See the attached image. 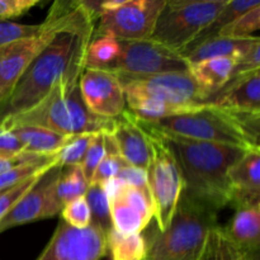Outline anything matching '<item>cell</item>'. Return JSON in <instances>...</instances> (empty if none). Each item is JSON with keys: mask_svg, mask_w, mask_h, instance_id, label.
I'll list each match as a JSON object with an SVG mask.
<instances>
[{"mask_svg": "<svg viewBox=\"0 0 260 260\" xmlns=\"http://www.w3.org/2000/svg\"><path fill=\"white\" fill-rule=\"evenodd\" d=\"M152 129L161 137L174 155L182 174L183 193L217 211L226 207L230 192L229 169L249 150L184 139Z\"/></svg>", "mask_w": 260, "mask_h": 260, "instance_id": "7a4b0ae2", "label": "cell"}, {"mask_svg": "<svg viewBox=\"0 0 260 260\" xmlns=\"http://www.w3.org/2000/svg\"><path fill=\"white\" fill-rule=\"evenodd\" d=\"M38 4L40 0H0V19L20 17Z\"/></svg>", "mask_w": 260, "mask_h": 260, "instance_id": "f35d334b", "label": "cell"}, {"mask_svg": "<svg viewBox=\"0 0 260 260\" xmlns=\"http://www.w3.org/2000/svg\"><path fill=\"white\" fill-rule=\"evenodd\" d=\"M107 156V145H106V132H99L94 134L89 145L86 154L81 161L80 167L83 170V174L88 183L90 184L93 175L95 173L96 168L101 164L102 160Z\"/></svg>", "mask_w": 260, "mask_h": 260, "instance_id": "1f68e13d", "label": "cell"}, {"mask_svg": "<svg viewBox=\"0 0 260 260\" xmlns=\"http://www.w3.org/2000/svg\"><path fill=\"white\" fill-rule=\"evenodd\" d=\"M24 154L22 142L10 129L0 128V157L12 159Z\"/></svg>", "mask_w": 260, "mask_h": 260, "instance_id": "ab89813d", "label": "cell"}, {"mask_svg": "<svg viewBox=\"0 0 260 260\" xmlns=\"http://www.w3.org/2000/svg\"><path fill=\"white\" fill-rule=\"evenodd\" d=\"M10 131L22 142L24 152L35 155H56L71 137L33 126L15 127Z\"/></svg>", "mask_w": 260, "mask_h": 260, "instance_id": "ffe728a7", "label": "cell"}, {"mask_svg": "<svg viewBox=\"0 0 260 260\" xmlns=\"http://www.w3.org/2000/svg\"><path fill=\"white\" fill-rule=\"evenodd\" d=\"M124 165L127 164L119 155H107L96 168L90 184H103L107 180L116 178Z\"/></svg>", "mask_w": 260, "mask_h": 260, "instance_id": "d590c367", "label": "cell"}, {"mask_svg": "<svg viewBox=\"0 0 260 260\" xmlns=\"http://www.w3.org/2000/svg\"><path fill=\"white\" fill-rule=\"evenodd\" d=\"M230 189L260 192V150H249L229 169Z\"/></svg>", "mask_w": 260, "mask_h": 260, "instance_id": "603a6c76", "label": "cell"}, {"mask_svg": "<svg viewBox=\"0 0 260 260\" xmlns=\"http://www.w3.org/2000/svg\"><path fill=\"white\" fill-rule=\"evenodd\" d=\"M217 212L182 192L168 228L146 239L145 260H197L210 231L218 226Z\"/></svg>", "mask_w": 260, "mask_h": 260, "instance_id": "277c9868", "label": "cell"}, {"mask_svg": "<svg viewBox=\"0 0 260 260\" xmlns=\"http://www.w3.org/2000/svg\"><path fill=\"white\" fill-rule=\"evenodd\" d=\"M254 71H260V42L255 43L248 52L236 60L230 79L239 78Z\"/></svg>", "mask_w": 260, "mask_h": 260, "instance_id": "8d00e7d4", "label": "cell"}, {"mask_svg": "<svg viewBox=\"0 0 260 260\" xmlns=\"http://www.w3.org/2000/svg\"><path fill=\"white\" fill-rule=\"evenodd\" d=\"M139 121V119H137ZM140 122V121H139ZM149 139L150 161L146 169L147 185L159 231L170 223L183 192V179L172 150L152 128L140 122Z\"/></svg>", "mask_w": 260, "mask_h": 260, "instance_id": "ba28073f", "label": "cell"}, {"mask_svg": "<svg viewBox=\"0 0 260 260\" xmlns=\"http://www.w3.org/2000/svg\"><path fill=\"white\" fill-rule=\"evenodd\" d=\"M88 187L89 183L84 177L80 165L62 167L60 179L56 187V196H57L58 202L63 207L70 201L85 196Z\"/></svg>", "mask_w": 260, "mask_h": 260, "instance_id": "4316f807", "label": "cell"}, {"mask_svg": "<svg viewBox=\"0 0 260 260\" xmlns=\"http://www.w3.org/2000/svg\"><path fill=\"white\" fill-rule=\"evenodd\" d=\"M85 200L88 202L91 213V223L101 229L104 234L113 229L111 220V208L109 201L102 184H89L85 192Z\"/></svg>", "mask_w": 260, "mask_h": 260, "instance_id": "83f0119b", "label": "cell"}, {"mask_svg": "<svg viewBox=\"0 0 260 260\" xmlns=\"http://www.w3.org/2000/svg\"><path fill=\"white\" fill-rule=\"evenodd\" d=\"M56 160H57V155L53 159L35 162V164L19 165V167H15L13 169L7 170V172L0 173V192L23 182V180L29 179V178L35 177V175L42 174V173H45L46 170L50 169L55 164Z\"/></svg>", "mask_w": 260, "mask_h": 260, "instance_id": "f546056e", "label": "cell"}, {"mask_svg": "<svg viewBox=\"0 0 260 260\" xmlns=\"http://www.w3.org/2000/svg\"><path fill=\"white\" fill-rule=\"evenodd\" d=\"M260 7L259 0H228L225 7L220 10L217 15L215 17V19L182 51L179 52V55H184V53L189 52L190 50H193L194 47H197L201 43L206 42V41L211 40V38L217 37L218 33L222 30V28H225L229 23L233 22L234 19H236L238 17H240L243 13L248 12V10L253 9V8Z\"/></svg>", "mask_w": 260, "mask_h": 260, "instance_id": "7402d4cb", "label": "cell"}, {"mask_svg": "<svg viewBox=\"0 0 260 260\" xmlns=\"http://www.w3.org/2000/svg\"><path fill=\"white\" fill-rule=\"evenodd\" d=\"M228 0H165L150 40L179 53L215 19Z\"/></svg>", "mask_w": 260, "mask_h": 260, "instance_id": "52a82bcc", "label": "cell"}, {"mask_svg": "<svg viewBox=\"0 0 260 260\" xmlns=\"http://www.w3.org/2000/svg\"><path fill=\"white\" fill-rule=\"evenodd\" d=\"M121 52V41L111 37H93L86 50L85 68L107 70Z\"/></svg>", "mask_w": 260, "mask_h": 260, "instance_id": "484cf974", "label": "cell"}, {"mask_svg": "<svg viewBox=\"0 0 260 260\" xmlns=\"http://www.w3.org/2000/svg\"><path fill=\"white\" fill-rule=\"evenodd\" d=\"M258 42H260L258 36L251 38L215 37L198 45L189 52L182 55V57L184 58L188 66L200 61L217 57H231L238 60Z\"/></svg>", "mask_w": 260, "mask_h": 260, "instance_id": "d6986e66", "label": "cell"}, {"mask_svg": "<svg viewBox=\"0 0 260 260\" xmlns=\"http://www.w3.org/2000/svg\"><path fill=\"white\" fill-rule=\"evenodd\" d=\"M235 62V58L231 57L210 58V60H203L190 65L189 73L210 96L220 90L230 80Z\"/></svg>", "mask_w": 260, "mask_h": 260, "instance_id": "44dd1931", "label": "cell"}, {"mask_svg": "<svg viewBox=\"0 0 260 260\" xmlns=\"http://www.w3.org/2000/svg\"><path fill=\"white\" fill-rule=\"evenodd\" d=\"M114 75L123 89L124 96H146L177 106H200L208 98L207 91L201 88L189 70L152 75Z\"/></svg>", "mask_w": 260, "mask_h": 260, "instance_id": "9c48e42d", "label": "cell"}, {"mask_svg": "<svg viewBox=\"0 0 260 260\" xmlns=\"http://www.w3.org/2000/svg\"><path fill=\"white\" fill-rule=\"evenodd\" d=\"M23 126L42 127L66 136L99 132L111 134L114 119L91 113L81 98L79 80L65 79L37 106L3 121L0 128L13 129Z\"/></svg>", "mask_w": 260, "mask_h": 260, "instance_id": "3957f363", "label": "cell"}, {"mask_svg": "<svg viewBox=\"0 0 260 260\" xmlns=\"http://www.w3.org/2000/svg\"><path fill=\"white\" fill-rule=\"evenodd\" d=\"M233 220L223 228L229 238L251 258L259 259L260 207L235 210Z\"/></svg>", "mask_w": 260, "mask_h": 260, "instance_id": "ac0fdd59", "label": "cell"}, {"mask_svg": "<svg viewBox=\"0 0 260 260\" xmlns=\"http://www.w3.org/2000/svg\"><path fill=\"white\" fill-rule=\"evenodd\" d=\"M118 155L124 162L140 169H147L150 161V145L147 135L136 117L124 109L123 113L114 118L111 132Z\"/></svg>", "mask_w": 260, "mask_h": 260, "instance_id": "2e32d148", "label": "cell"}, {"mask_svg": "<svg viewBox=\"0 0 260 260\" xmlns=\"http://www.w3.org/2000/svg\"><path fill=\"white\" fill-rule=\"evenodd\" d=\"M88 24H96L81 0H56L36 37L0 47V103L12 93L24 71L41 51L60 32Z\"/></svg>", "mask_w": 260, "mask_h": 260, "instance_id": "5b68a950", "label": "cell"}, {"mask_svg": "<svg viewBox=\"0 0 260 260\" xmlns=\"http://www.w3.org/2000/svg\"><path fill=\"white\" fill-rule=\"evenodd\" d=\"M95 24L62 30L30 62L12 93L0 103V124L29 111L65 79L79 80Z\"/></svg>", "mask_w": 260, "mask_h": 260, "instance_id": "6da1fadb", "label": "cell"}, {"mask_svg": "<svg viewBox=\"0 0 260 260\" xmlns=\"http://www.w3.org/2000/svg\"><path fill=\"white\" fill-rule=\"evenodd\" d=\"M42 30L41 24H20L12 20L0 19V47L36 37Z\"/></svg>", "mask_w": 260, "mask_h": 260, "instance_id": "d6a6232c", "label": "cell"}, {"mask_svg": "<svg viewBox=\"0 0 260 260\" xmlns=\"http://www.w3.org/2000/svg\"><path fill=\"white\" fill-rule=\"evenodd\" d=\"M197 260H259L241 250L220 225L208 234Z\"/></svg>", "mask_w": 260, "mask_h": 260, "instance_id": "cb8c5ba5", "label": "cell"}, {"mask_svg": "<svg viewBox=\"0 0 260 260\" xmlns=\"http://www.w3.org/2000/svg\"><path fill=\"white\" fill-rule=\"evenodd\" d=\"M116 178L122 180L124 184L132 185V187L142 190V192H144L145 194L149 196V197H151V196H150L149 185H147V175L146 170L145 169H140V168L132 167V165L127 164L119 170V173L117 174Z\"/></svg>", "mask_w": 260, "mask_h": 260, "instance_id": "74e56055", "label": "cell"}, {"mask_svg": "<svg viewBox=\"0 0 260 260\" xmlns=\"http://www.w3.org/2000/svg\"><path fill=\"white\" fill-rule=\"evenodd\" d=\"M60 215L61 220L65 221L68 225L80 230L89 228L91 223V213L84 196L66 203Z\"/></svg>", "mask_w": 260, "mask_h": 260, "instance_id": "836d02e7", "label": "cell"}, {"mask_svg": "<svg viewBox=\"0 0 260 260\" xmlns=\"http://www.w3.org/2000/svg\"><path fill=\"white\" fill-rule=\"evenodd\" d=\"M106 238L112 260H145L147 244L142 234L123 235L112 229Z\"/></svg>", "mask_w": 260, "mask_h": 260, "instance_id": "d4e9b609", "label": "cell"}, {"mask_svg": "<svg viewBox=\"0 0 260 260\" xmlns=\"http://www.w3.org/2000/svg\"><path fill=\"white\" fill-rule=\"evenodd\" d=\"M94 134H81L71 136L68 144L57 152V164L61 167L80 165L86 154Z\"/></svg>", "mask_w": 260, "mask_h": 260, "instance_id": "4dcf8cb0", "label": "cell"}, {"mask_svg": "<svg viewBox=\"0 0 260 260\" xmlns=\"http://www.w3.org/2000/svg\"><path fill=\"white\" fill-rule=\"evenodd\" d=\"M144 123L162 134L175 135L184 139L230 145L245 150H260L259 145L246 134L236 112L210 104H201L182 114Z\"/></svg>", "mask_w": 260, "mask_h": 260, "instance_id": "8992f818", "label": "cell"}, {"mask_svg": "<svg viewBox=\"0 0 260 260\" xmlns=\"http://www.w3.org/2000/svg\"><path fill=\"white\" fill-rule=\"evenodd\" d=\"M43 174V173H42ZM41 174L35 175V177L25 179L23 182L18 183V184L13 185V187L8 188V189L2 190L0 192V220L17 205L20 201V198L33 187L36 180L38 179Z\"/></svg>", "mask_w": 260, "mask_h": 260, "instance_id": "e575fe53", "label": "cell"}, {"mask_svg": "<svg viewBox=\"0 0 260 260\" xmlns=\"http://www.w3.org/2000/svg\"><path fill=\"white\" fill-rule=\"evenodd\" d=\"M189 66L179 53L151 40L121 41V52L107 70L113 74L152 75L187 71Z\"/></svg>", "mask_w": 260, "mask_h": 260, "instance_id": "8fae6325", "label": "cell"}, {"mask_svg": "<svg viewBox=\"0 0 260 260\" xmlns=\"http://www.w3.org/2000/svg\"><path fill=\"white\" fill-rule=\"evenodd\" d=\"M108 254L106 234L90 223L75 229L61 220L37 260H102Z\"/></svg>", "mask_w": 260, "mask_h": 260, "instance_id": "4fadbf2b", "label": "cell"}, {"mask_svg": "<svg viewBox=\"0 0 260 260\" xmlns=\"http://www.w3.org/2000/svg\"><path fill=\"white\" fill-rule=\"evenodd\" d=\"M205 104L226 111L260 113L259 71L230 79L220 90L208 96Z\"/></svg>", "mask_w": 260, "mask_h": 260, "instance_id": "e0dca14e", "label": "cell"}, {"mask_svg": "<svg viewBox=\"0 0 260 260\" xmlns=\"http://www.w3.org/2000/svg\"><path fill=\"white\" fill-rule=\"evenodd\" d=\"M109 208L112 226L123 235L141 234L154 217L151 197L128 184L109 200Z\"/></svg>", "mask_w": 260, "mask_h": 260, "instance_id": "9a60e30c", "label": "cell"}, {"mask_svg": "<svg viewBox=\"0 0 260 260\" xmlns=\"http://www.w3.org/2000/svg\"><path fill=\"white\" fill-rule=\"evenodd\" d=\"M81 98L95 116L114 119L126 109L123 89L116 75L99 69H84L79 79Z\"/></svg>", "mask_w": 260, "mask_h": 260, "instance_id": "5bb4252c", "label": "cell"}, {"mask_svg": "<svg viewBox=\"0 0 260 260\" xmlns=\"http://www.w3.org/2000/svg\"><path fill=\"white\" fill-rule=\"evenodd\" d=\"M164 4L165 0H126L116 10L102 12L93 37H111L119 41L150 40Z\"/></svg>", "mask_w": 260, "mask_h": 260, "instance_id": "30bf717a", "label": "cell"}, {"mask_svg": "<svg viewBox=\"0 0 260 260\" xmlns=\"http://www.w3.org/2000/svg\"><path fill=\"white\" fill-rule=\"evenodd\" d=\"M61 170L62 167L58 165L56 160L50 169L38 177L33 187L0 220V233L60 215L62 206L56 196V187L60 179Z\"/></svg>", "mask_w": 260, "mask_h": 260, "instance_id": "7c38bea8", "label": "cell"}, {"mask_svg": "<svg viewBox=\"0 0 260 260\" xmlns=\"http://www.w3.org/2000/svg\"><path fill=\"white\" fill-rule=\"evenodd\" d=\"M260 28V7L253 8L248 12L243 13L240 17L229 23L225 28H222L217 37L229 38H251L254 32Z\"/></svg>", "mask_w": 260, "mask_h": 260, "instance_id": "f1b7e54d", "label": "cell"}]
</instances>
